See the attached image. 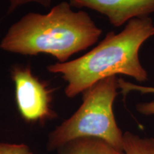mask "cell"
<instances>
[{"instance_id": "6da1fadb", "label": "cell", "mask_w": 154, "mask_h": 154, "mask_svg": "<svg viewBox=\"0 0 154 154\" xmlns=\"http://www.w3.org/2000/svg\"><path fill=\"white\" fill-rule=\"evenodd\" d=\"M102 34L86 11H75L66 2L45 14L31 12L13 24L0 42L7 52L24 56L47 54L64 63L97 42Z\"/></svg>"}, {"instance_id": "7a4b0ae2", "label": "cell", "mask_w": 154, "mask_h": 154, "mask_svg": "<svg viewBox=\"0 0 154 154\" xmlns=\"http://www.w3.org/2000/svg\"><path fill=\"white\" fill-rule=\"evenodd\" d=\"M154 36L151 17L131 19L119 34L109 32L95 48L82 57L47 66L48 72L60 74L67 82L65 94L74 98L96 82L116 74L126 75L138 82L148 80V72L140 63V48Z\"/></svg>"}, {"instance_id": "3957f363", "label": "cell", "mask_w": 154, "mask_h": 154, "mask_svg": "<svg viewBox=\"0 0 154 154\" xmlns=\"http://www.w3.org/2000/svg\"><path fill=\"white\" fill-rule=\"evenodd\" d=\"M118 88L119 78L111 76L86 89L78 110L49 134L48 150H58L76 138L91 137L104 140L124 151V134L113 110Z\"/></svg>"}, {"instance_id": "277c9868", "label": "cell", "mask_w": 154, "mask_h": 154, "mask_svg": "<svg viewBox=\"0 0 154 154\" xmlns=\"http://www.w3.org/2000/svg\"><path fill=\"white\" fill-rule=\"evenodd\" d=\"M10 76L14 84L17 109L25 121L42 124L55 118L51 91L33 74L29 65H13Z\"/></svg>"}, {"instance_id": "5b68a950", "label": "cell", "mask_w": 154, "mask_h": 154, "mask_svg": "<svg viewBox=\"0 0 154 154\" xmlns=\"http://www.w3.org/2000/svg\"><path fill=\"white\" fill-rule=\"evenodd\" d=\"M72 7L91 9L106 17L116 27L154 12V0H69Z\"/></svg>"}, {"instance_id": "8992f818", "label": "cell", "mask_w": 154, "mask_h": 154, "mask_svg": "<svg viewBox=\"0 0 154 154\" xmlns=\"http://www.w3.org/2000/svg\"><path fill=\"white\" fill-rule=\"evenodd\" d=\"M57 151L58 154H125L104 140L91 137L71 140Z\"/></svg>"}, {"instance_id": "52a82bcc", "label": "cell", "mask_w": 154, "mask_h": 154, "mask_svg": "<svg viewBox=\"0 0 154 154\" xmlns=\"http://www.w3.org/2000/svg\"><path fill=\"white\" fill-rule=\"evenodd\" d=\"M123 150L125 154H154V138H140L126 131L124 134Z\"/></svg>"}, {"instance_id": "ba28073f", "label": "cell", "mask_w": 154, "mask_h": 154, "mask_svg": "<svg viewBox=\"0 0 154 154\" xmlns=\"http://www.w3.org/2000/svg\"><path fill=\"white\" fill-rule=\"evenodd\" d=\"M119 87L121 89V93L124 97L131 91H138L142 94H154V87L134 84L121 78H119ZM136 109L141 114L146 116L154 115V101L138 103L136 106Z\"/></svg>"}, {"instance_id": "9c48e42d", "label": "cell", "mask_w": 154, "mask_h": 154, "mask_svg": "<svg viewBox=\"0 0 154 154\" xmlns=\"http://www.w3.org/2000/svg\"><path fill=\"white\" fill-rule=\"evenodd\" d=\"M0 154H32L25 144L0 143Z\"/></svg>"}, {"instance_id": "30bf717a", "label": "cell", "mask_w": 154, "mask_h": 154, "mask_svg": "<svg viewBox=\"0 0 154 154\" xmlns=\"http://www.w3.org/2000/svg\"><path fill=\"white\" fill-rule=\"evenodd\" d=\"M51 1L52 0H9L10 5L8 9V14L14 11L20 6L29 3H36L44 7H49L51 6Z\"/></svg>"}]
</instances>
